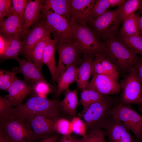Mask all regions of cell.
<instances>
[{"instance_id": "c3c4849f", "label": "cell", "mask_w": 142, "mask_h": 142, "mask_svg": "<svg viewBox=\"0 0 142 142\" xmlns=\"http://www.w3.org/2000/svg\"><path fill=\"white\" fill-rule=\"evenodd\" d=\"M139 28L140 34H142V11L139 22Z\"/></svg>"}, {"instance_id": "d4e9b609", "label": "cell", "mask_w": 142, "mask_h": 142, "mask_svg": "<svg viewBox=\"0 0 142 142\" xmlns=\"http://www.w3.org/2000/svg\"><path fill=\"white\" fill-rule=\"evenodd\" d=\"M140 16L138 13H135L126 18L119 33V36H127L140 35L139 22Z\"/></svg>"}, {"instance_id": "5bb4252c", "label": "cell", "mask_w": 142, "mask_h": 142, "mask_svg": "<svg viewBox=\"0 0 142 142\" xmlns=\"http://www.w3.org/2000/svg\"><path fill=\"white\" fill-rule=\"evenodd\" d=\"M95 0H70V15L77 24H87L92 20Z\"/></svg>"}, {"instance_id": "74e56055", "label": "cell", "mask_w": 142, "mask_h": 142, "mask_svg": "<svg viewBox=\"0 0 142 142\" xmlns=\"http://www.w3.org/2000/svg\"><path fill=\"white\" fill-rule=\"evenodd\" d=\"M13 108L8 100L0 95V121L1 122L6 120Z\"/></svg>"}, {"instance_id": "d590c367", "label": "cell", "mask_w": 142, "mask_h": 142, "mask_svg": "<svg viewBox=\"0 0 142 142\" xmlns=\"http://www.w3.org/2000/svg\"><path fill=\"white\" fill-rule=\"evenodd\" d=\"M52 86L47 81H41L33 84V92L36 95L46 97L47 95L51 91V87Z\"/></svg>"}, {"instance_id": "8992f818", "label": "cell", "mask_w": 142, "mask_h": 142, "mask_svg": "<svg viewBox=\"0 0 142 142\" xmlns=\"http://www.w3.org/2000/svg\"><path fill=\"white\" fill-rule=\"evenodd\" d=\"M121 89L119 101L124 104L137 105L142 111V82L134 66L120 81Z\"/></svg>"}, {"instance_id": "7a4b0ae2", "label": "cell", "mask_w": 142, "mask_h": 142, "mask_svg": "<svg viewBox=\"0 0 142 142\" xmlns=\"http://www.w3.org/2000/svg\"><path fill=\"white\" fill-rule=\"evenodd\" d=\"M106 57L122 73L129 72L142 58L128 48L117 37L106 39Z\"/></svg>"}, {"instance_id": "603a6c76", "label": "cell", "mask_w": 142, "mask_h": 142, "mask_svg": "<svg viewBox=\"0 0 142 142\" xmlns=\"http://www.w3.org/2000/svg\"><path fill=\"white\" fill-rule=\"evenodd\" d=\"M51 34L49 33L40 40L28 54L27 57L40 70L43 64L42 55L44 48L49 40L51 38Z\"/></svg>"}, {"instance_id": "ac0fdd59", "label": "cell", "mask_w": 142, "mask_h": 142, "mask_svg": "<svg viewBox=\"0 0 142 142\" xmlns=\"http://www.w3.org/2000/svg\"><path fill=\"white\" fill-rule=\"evenodd\" d=\"M95 58V56L93 54H83L81 63L76 68L75 82L78 88L80 89H85L89 82Z\"/></svg>"}, {"instance_id": "7c38bea8", "label": "cell", "mask_w": 142, "mask_h": 142, "mask_svg": "<svg viewBox=\"0 0 142 142\" xmlns=\"http://www.w3.org/2000/svg\"><path fill=\"white\" fill-rule=\"evenodd\" d=\"M49 33H51L45 24V17L42 14L41 19L33 25L23 38L21 53L27 57L37 44Z\"/></svg>"}, {"instance_id": "7bdbcfd3", "label": "cell", "mask_w": 142, "mask_h": 142, "mask_svg": "<svg viewBox=\"0 0 142 142\" xmlns=\"http://www.w3.org/2000/svg\"><path fill=\"white\" fill-rule=\"evenodd\" d=\"M0 36V54H1L5 50L8 43V39L1 35Z\"/></svg>"}, {"instance_id": "d6a6232c", "label": "cell", "mask_w": 142, "mask_h": 142, "mask_svg": "<svg viewBox=\"0 0 142 142\" xmlns=\"http://www.w3.org/2000/svg\"><path fill=\"white\" fill-rule=\"evenodd\" d=\"M105 132L101 129L92 130L87 133L81 139H76L77 142H106Z\"/></svg>"}, {"instance_id": "f35d334b", "label": "cell", "mask_w": 142, "mask_h": 142, "mask_svg": "<svg viewBox=\"0 0 142 142\" xmlns=\"http://www.w3.org/2000/svg\"><path fill=\"white\" fill-rule=\"evenodd\" d=\"M12 1L11 0H0V21L4 17H8L13 14Z\"/></svg>"}, {"instance_id": "ba28073f", "label": "cell", "mask_w": 142, "mask_h": 142, "mask_svg": "<svg viewBox=\"0 0 142 142\" xmlns=\"http://www.w3.org/2000/svg\"><path fill=\"white\" fill-rule=\"evenodd\" d=\"M0 129L10 142H35V137L27 120L25 119L13 118L0 122Z\"/></svg>"}, {"instance_id": "3957f363", "label": "cell", "mask_w": 142, "mask_h": 142, "mask_svg": "<svg viewBox=\"0 0 142 142\" xmlns=\"http://www.w3.org/2000/svg\"><path fill=\"white\" fill-rule=\"evenodd\" d=\"M41 13L45 17L46 26L57 42H73L75 22L71 18H67L57 14L51 9L43 7Z\"/></svg>"}, {"instance_id": "4dcf8cb0", "label": "cell", "mask_w": 142, "mask_h": 142, "mask_svg": "<svg viewBox=\"0 0 142 142\" xmlns=\"http://www.w3.org/2000/svg\"><path fill=\"white\" fill-rule=\"evenodd\" d=\"M18 69L9 71L3 70L0 71V89L8 92L11 85L17 77L16 74Z\"/></svg>"}, {"instance_id": "7402d4cb", "label": "cell", "mask_w": 142, "mask_h": 142, "mask_svg": "<svg viewBox=\"0 0 142 142\" xmlns=\"http://www.w3.org/2000/svg\"><path fill=\"white\" fill-rule=\"evenodd\" d=\"M77 65L73 64L68 67L56 80L57 83V96L64 91L68 89L70 85L75 81L76 71Z\"/></svg>"}, {"instance_id": "44dd1931", "label": "cell", "mask_w": 142, "mask_h": 142, "mask_svg": "<svg viewBox=\"0 0 142 142\" xmlns=\"http://www.w3.org/2000/svg\"><path fill=\"white\" fill-rule=\"evenodd\" d=\"M58 40L55 39L50 38L47 43L44 49L42 61L43 64L47 66L50 72L52 79L55 82L57 66L55 58L56 45Z\"/></svg>"}, {"instance_id": "ab89813d", "label": "cell", "mask_w": 142, "mask_h": 142, "mask_svg": "<svg viewBox=\"0 0 142 142\" xmlns=\"http://www.w3.org/2000/svg\"><path fill=\"white\" fill-rule=\"evenodd\" d=\"M13 14L24 18L26 6L29 1L27 0H12Z\"/></svg>"}, {"instance_id": "484cf974", "label": "cell", "mask_w": 142, "mask_h": 142, "mask_svg": "<svg viewBox=\"0 0 142 142\" xmlns=\"http://www.w3.org/2000/svg\"><path fill=\"white\" fill-rule=\"evenodd\" d=\"M78 101L77 89L66 91L65 97L61 101V110L66 114L75 116Z\"/></svg>"}, {"instance_id": "60d3db41", "label": "cell", "mask_w": 142, "mask_h": 142, "mask_svg": "<svg viewBox=\"0 0 142 142\" xmlns=\"http://www.w3.org/2000/svg\"><path fill=\"white\" fill-rule=\"evenodd\" d=\"M107 75L100 63L95 57L92 65L91 75Z\"/></svg>"}, {"instance_id": "9c48e42d", "label": "cell", "mask_w": 142, "mask_h": 142, "mask_svg": "<svg viewBox=\"0 0 142 142\" xmlns=\"http://www.w3.org/2000/svg\"><path fill=\"white\" fill-rule=\"evenodd\" d=\"M110 114L123 123L133 132L137 141H142V115L119 99L112 107Z\"/></svg>"}, {"instance_id": "1f68e13d", "label": "cell", "mask_w": 142, "mask_h": 142, "mask_svg": "<svg viewBox=\"0 0 142 142\" xmlns=\"http://www.w3.org/2000/svg\"><path fill=\"white\" fill-rule=\"evenodd\" d=\"M95 56L108 75L118 79L119 73L116 67L106 57L105 54Z\"/></svg>"}, {"instance_id": "4fadbf2b", "label": "cell", "mask_w": 142, "mask_h": 142, "mask_svg": "<svg viewBox=\"0 0 142 142\" xmlns=\"http://www.w3.org/2000/svg\"><path fill=\"white\" fill-rule=\"evenodd\" d=\"M85 89L93 90L108 96L119 93L121 87L118 79L107 75H98L93 76Z\"/></svg>"}, {"instance_id": "83f0119b", "label": "cell", "mask_w": 142, "mask_h": 142, "mask_svg": "<svg viewBox=\"0 0 142 142\" xmlns=\"http://www.w3.org/2000/svg\"><path fill=\"white\" fill-rule=\"evenodd\" d=\"M142 9V0H128L120 6L119 16L121 23L138 10Z\"/></svg>"}, {"instance_id": "f1b7e54d", "label": "cell", "mask_w": 142, "mask_h": 142, "mask_svg": "<svg viewBox=\"0 0 142 142\" xmlns=\"http://www.w3.org/2000/svg\"><path fill=\"white\" fill-rule=\"evenodd\" d=\"M118 39L128 48L142 58V34L127 36H119Z\"/></svg>"}, {"instance_id": "8fae6325", "label": "cell", "mask_w": 142, "mask_h": 142, "mask_svg": "<svg viewBox=\"0 0 142 142\" xmlns=\"http://www.w3.org/2000/svg\"><path fill=\"white\" fill-rule=\"evenodd\" d=\"M102 128L109 142H139L132 136L130 130L123 123L111 115L105 120Z\"/></svg>"}, {"instance_id": "e575fe53", "label": "cell", "mask_w": 142, "mask_h": 142, "mask_svg": "<svg viewBox=\"0 0 142 142\" xmlns=\"http://www.w3.org/2000/svg\"><path fill=\"white\" fill-rule=\"evenodd\" d=\"M110 7L108 0H97L92 11V20L96 19L104 14Z\"/></svg>"}, {"instance_id": "f6af8a7d", "label": "cell", "mask_w": 142, "mask_h": 142, "mask_svg": "<svg viewBox=\"0 0 142 142\" xmlns=\"http://www.w3.org/2000/svg\"><path fill=\"white\" fill-rule=\"evenodd\" d=\"M110 7H118L122 5L126 1V0H108Z\"/></svg>"}, {"instance_id": "5b68a950", "label": "cell", "mask_w": 142, "mask_h": 142, "mask_svg": "<svg viewBox=\"0 0 142 142\" xmlns=\"http://www.w3.org/2000/svg\"><path fill=\"white\" fill-rule=\"evenodd\" d=\"M73 39L74 46L81 54H105L104 43L98 40L90 27L87 24L75 23Z\"/></svg>"}, {"instance_id": "d6986e66", "label": "cell", "mask_w": 142, "mask_h": 142, "mask_svg": "<svg viewBox=\"0 0 142 142\" xmlns=\"http://www.w3.org/2000/svg\"><path fill=\"white\" fill-rule=\"evenodd\" d=\"M15 60L19 64V73L24 75L25 82L34 84L40 81H46L41 73V70L31 61L22 60L18 57Z\"/></svg>"}, {"instance_id": "f546056e", "label": "cell", "mask_w": 142, "mask_h": 142, "mask_svg": "<svg viewBox=\"0 0 142 142\" xmlns=\"http://www.w3.org/2000/svg\"><path fill=\"white\" fill-rule=\"evenodd\" d=\"M105 96L95 91L84 89L80 94V102L85 110L93 103L103 99Z\"/></svg>"}, {"instance_id": "9a60e30c", "label": "cell", "mask_w": 142, "mask_h": 142, "mask_svg": "<svg viewBox=\"0 0 142 142\" xmlns=\"http://www.w3.org/2000/svg\"><path fill=\"white\" fill-rule=\"evenodd\" d=\"M25 21L23 17L13 14L0 21V35L7 38L21 39L25 33Z\"/></svg>"}, {"instance_id": "cb8c5ba5", "label": "cell", "mask_w": 142, "mask_h": 142, "mask_svg": "<svg viewBox=\"0 0 142 142\" xmlns=\"http://www.w3.org/2000/svg\"><path fill=\"white\" fill-rule=\"evenodd\" d=\"M43 2L44 8L64 17L71 18L70 0H45Z\"/></svg>"}, {"instance_id": "4316f807", "label": "cell", "mask_w": 142, "mask_h": 142, "mask_svg": "<svg viewBox=\"0 0 142 142\" xmlns=\"http://www.w3.org/2000/svg\"><path fill=\"white\" fill-rule=\"evenodd\" d=\"M7 38L8 39V44L4 51L0 54L1 58L2 60L16 59L22 50L21 39L16 37Z\"/></svg>"}, {"instance_id": "bcb514c9", "label": "cell", "mask_w": 142, "mask_h": 142, "mask_svg": "<svg viewBox=\"0 0 142 142\" xmlns=\"http://www.w3.org/2000/svg\"><path fill=\"white\" fill-rule=\"evenodd\" d=\"M134 66L142 82V61L138 63Z\"/></svg>"}, {"instance_id": "e0dca14e", "label": "cell", "mask_w": 142, "mask_h": 142, "mask_svg": "<svg viewBox=\"0 0 142 142\" xmlns=\"http://www.w3.org/2000/svg\"><path fill=\"white\" fill-rule=\"evenodd\" d=\"M26 119L37 141L45 136L55 132L54 125L57 119L40 115L34 116Z\"/></svg>"}, {"instance_id": "ee69618b", "label": "cell", "mask_w": 142, "mask_h": 142, "mask_svg": "<svg viewBox=\"0 0 142 142\" xmlns=\"http://www.w3.org/2000/svg\"><path fill=\"white\" fill-rule=\"evenodd\" d=\"M58 142H77L75 138L72 136L71 135H62L59 138Z\"/></svg>"}, {"instance_id": "6da1fadb", "label": "cell", "mask_w": 142, "mask_h": 142, "mask_svg": "<svg viewBox=\"0 0 142 142\" xmlns=\"http://www.w3.org/2000/svg\"><path fill=\"white\" fill-rule=\"evenodd\" d=\"M60 110L61 101L35 95L21 105L13 108L7 119L19 118L27 119L40 115L56 120L59 118Z\"/></svg>"}, {"instance_id": "7dc6e473", "label": "cell", "mask_w": 142, "mask_h": 142, "mask_svg": "<svg viewBox=\"0 0 142 142\" xmlns=\"http://www.w3.org/2000/svg\"><path fill=\"white\" fill-rule=\"evenodd\" d=\"M0 142H10L4 132L0 129Z\"/></svg>"}, {"instance_id": "8d00e7d4", "label": "cell", "mask_w": 142, "mask_h": 142, "mask_svg": "<svg viewBox=\"0 0 142 142\" xmlns=\"http://www.w3.org/2000/svg\"><path fill=\"white\" fill-rule=\"evenodd\" d=\"M71 128L73 133L85 136L87 133L86 125L83 121L78 117H74L70 121Z\"/></svg>"}, {"instance_id": "2e32d148", "label": "cell", "mask_w": 142, "mask_h": 142, "mask_svg": "<svg viewBox=\"0 0 142 142\" xmlns=\"http://www.w3.org/2000/svg\"><path fill=\"white\" fill-rule=\"evenodd\" d=\"M33 85L32 84H28L17 77L8 89V95L4 97L12 106H19L23 104L25 98L33 92Z\"/></svg>"}, {"instance_id": "b9f144b4", "label": "cell", "mask_w": 142, "mask_h": 142, "mask_svg": "<svg viewBox=\"0 0 142 142\" xmlns=\"http://www.w3.org/2000/svg\"><path fill=\"white\" fill-rule=\"evenodd\" d=\"M60 137L59 135H47L42 137L39 142H57Z\"/></svg>"}, {"instance_id": "277c9868", "label": "cell", "mask_w": 142, "mask_h": 142, "mask_svg": "<svg viewBox=\"0 0 142 142\" xmlns=\"http://www.w3.org/2000/svg\"><path fill=\"white\" fill-rule=\"evenodd\" d=\"M118 100L108 96L103 100L93 103L84 110L83 121L87 133L101 129L106 119L111 115L112 108Z\"/></svg>"}, {"instance_id": "52a82bcc", "label": "cell", "mask_w": 142, "mask_h": 142, "mask_svg": "<svg viewBox=\"0 0 142 142\" xmlns=\"http://www.w3.org/2000/svg\"><path fill=\"white\" fill-rule=\"evenodd\" d=\"M120 7L114 10L107 9L100 17L89 22L90 28L97 38L106 39L116 37L121 23L119 14Z\"/></svg>"}, {"instance_id": "ffe728a7", "label": "cell", "mask_w": 142, "mask_h": 142, "mask_svg": "<svg viewBox=\"0 0 142 142\" xmlns=\"http://www.w3.org/2000/svg\"><path fill=\"white\" fill-rule=\"evenodd\" d=\"M43 4V0H31L28 1L24 13V36L30 27L41 18L42 14L40 13V12Z\"/></svg>"}, {"instance_id": "30bf717a", "label": "cell", "mask_w": 142, "mask_h": 142, "mask_svg": "<svg viewBox=\"0 0 142 142\" xmlns=\"http://www.w3.org/2000/svg\"><path fill=\"white\" fill-rule=\"evenodd\" d=\"M56 50L59 55L57 67L55 82L61 75L70 65L73 64H80L82 58L81 54L74 46L73 42H57Z\"/></svg>"}, {"instance_id": "836d02e7", "label": "cell", "mask_w": 142, "mask_h": 142, "mask_svg": "<svg viewBox=\"0 0 142 142\" xmlns=\"http://www.w3.org/2000/svg\"><path fill=\"white\" fill-rule=\"evenodd\" d=\"M54 130L55 132L63 135H70L73 133L70 121L64 118H59L56 120Z\"/></svg>"}]
</instances>
